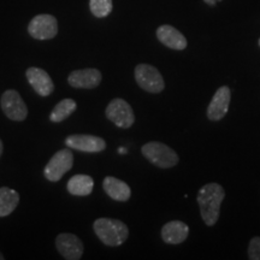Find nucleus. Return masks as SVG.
<instances>
[{"instance_id": "f8f14e48", "label": "nucleus", "mask_w": 260, "mask_h": 260, "mask_svg": "<svg viewBox=\"0 0 260 260\" xmlns=\"http://www.w3.org/2000/svg\"><path fill=\"white\" fill-rule=\"evenodd\" d=\"M102 73L98 69L87 68L82 70H75L68 77V82L74 88L93 89L102 82Z\"/></svg>"}, {"instance_id": "5701e85b", "label": "nucleus", "mask_w": 260, "mask_h": 260, "mask_svg": "<svg viewBox=\"0 0 260 260\" xmlns=\"http://www.w3.org/2000/svg\"><path fill=\"white\" fill-rule=\"evenodd\" d=\"M3 151H4V146H3V142H2V140H0V157H2V154H3Z\"/></svg>"}, {"instance_id": "b1692460", "label": "nucleus", "mask_w": 260, "mask_h": 260, "mask_svg": "<svg viewBox=\"0 0 260 260\" xmlns=\"http://www.w3.org/2000/svg\"><path fill=\"white\" fill-rule=\"evenodd\" d=\"M119 153H126V151L124 148H119Z\"/></svg>"}, {"instance_id": "a878e982", "label": "nucleus", "mask_w": 260, "mask_h": 260, "mask_svg": "<svg viewBox=\"0 0 260 260\" xmlns=\"http://www.w3.org/2000/svg\"><path fill=\"white\" fill-rule=\"evenodd\" d=\"M259 46H260V39H259Z\"/></svg>"}, {"instance_id": "4be33fe9", "label": "nucleus", "mask_w": 260, "mask_h": 260, "mask_svg": "<svg viewBox=\"0 0 260 260\" xmlns=\"http://www.w3.org/2000/svg\"><path fill=\"white\" fill-rule=\"evenodd\" d=\"M205 3H206L207 5H211V6H214L217 4L218 2H222V0H204Z\"/></svg>"}, {"instance_id": "7ed1b4c3", "label": "nucleus", "mask_w": 260, "mask_h": 260, "mask_svg": "<svg viewBox=\"0 0 260 260\" xmlns=\"http://www.w3.org/2000/svg\"><path fill=\"white\" fill-rule=\"evenodd\" d=\"M142 154L149 162L160 169H169L177 165L178 155L174 149L162 142L151 141L142 146Z\"/></svg>"}, {"instance_id": "6e6552de", "label": "nucleus", "mask_w": 260, "mask_h": 260, "mask_svg": "<svg viewBox=\"0 0 260 260\" xmlns=\"http://www.w3.org/2000/svg\"><path fill=\"white\" fill-rule=\"evenodd\" d=\"M105 113L107 118L112 123H115L117 126H119V128H130L135 122L134 111H133L132 106L125 100L119 99V98L113 99L107 105Z\"/></svg>"}, {"instance_id": "a211bd4d", "label": "nucleus", "mask_w": 260, "mask_h": 260, "mask_svg": "<svg viewBox=\"0 0 260 260\" xmlns=\"http://www.w3.org/2000/svg\"><path fill=\"white\" fill-rule=\"evenodd\" d=\"M19 204V194L9 187L0 188V217H8Z\"/></svg>"}, {"instance_id": "20e7f679", "label": "nucleus", "mask_w": 260, "mask_h": 260, "mask_svg": "<svg viewBox=\"0 0 260 260\" xmlns=\"http://www.w3.org/2000/svg\"><path fill=\"white\" fill-rule=\"evenodd\" d=\"M135 80L140 88L148 93H160L165 88V82L157 68L149 64H139L135 68Z\"/></svg>"}, {"instance_id": "f257e3e1", "label": "nucleus", "mask_w": 260, "mask_h": 260, "mask_svg": "<svg viewBox=\"0 0 260 260\" xmlns=\"http://www.w3.org/2000/svg\"><path fill=\"white\" fill-rule=\"evenodd\" d=\"M224 197H225V191L218 183L205 184L199 190L197 200L199 204L201 217L206 225L212 226L217 223Z\"/></svg>"}, {"instance_id": "393cba45", "label": "nucleus", "mask_w": 260, "mask_h": 260, "mask_svg": "<svg viewBox=\"0 0 260 260\" xmlns=\"http://www.w3.org/2000/svg\"><path fill=\"white\" fill-rule=\"evenodd\" d=\"M4 259H5V258H4V255H3L2 253H0V260H4Z\"/></svg>"}, {"instance_id": "0eeeda50", "label": "nucleus", "mask_w": 260, "mask_h": 260, "mask_svg": "<svg viewBox=\"0 0 260 260\" xmlns=\"http://www.w3.org/2000/svg\"><path fill=\"white\" fill-rule=\"evenodd\" d=\"M28 32L37 40H50L57 37L58 22L52 15L42 14L35 16L28 25Z\"/></svg>"}, {"instance_id": "39448f33", "label": "nucleus", "mask_w": 260, "mask_h": 260, "mask_svg": "<svg viewBox=\"0 0 260 260\" xmlns=\"http://www.w3.org/2000/svg\"><path fill=\"white\" fill-rule=\"evenodd\" d=\"M74 165V154L71 149H60L50 159L45 167V177L51 182H58L71 170Z\"/></svg>"}, {"instance_id": "aec40b11", "label": "nucleus", "mask_w": 260, "mask_h": 260, "mask_svg": "<svg viewBox=\"0 0 260 260\" xmlns=\"http://www.w3.org/2000/svg\"><path fill=\"white\" fill-rule=\"evenodd\" d=\"M89 9L95 17H106L112 11V0H89Z\"/></svg>"}, {"instance_id": "9b49d317", "label": "nucleus", "mask_w": 260, "mask_h": 260, "mask_svg": "<svg viewBox=\"0 0 260 260\" xmlns=\"http://www.w3.org/2000/svg\"><path fill=\"white\" fill-rule=\"evenodd\" d=\"M232 99V90L228 86L218 88L207 107V117L210 121H220L228 113Z\"/></svg>"}, {"instance_id": "f3484780", "label": "nucleus", "mask_w": 260, "mask_h": 260, "mask_svg": "<svg viewBox=\"0 0 260 260\" xmlns=\"http://www.w3.org/2000/svg\"><path fill=\"white\" fill-rule=\"evenodd\" d=\"M67 188L75 197H87L93 191L94 181L88 175H75L68 182Z\"/></svg>"}, {"instance_id": "f03ea898", "label": "nucleus", "mask_w": 260, "mask_h": 260, "mask_svg": "<svg viewBox=\"0 0 260 260\" xmlns=\"http://www.w3.org/2000/svg\"><path fill=\"white\" fill-rule=\"evenodd\" d=\"M96 236L104 245L110 247L121 246L129 236L128 226L122 220L113 218H99L93 224Z\"/></svg>"}, {"instance_id": "412c9836", "label": "nucleus", "mask_w": 260, "mask_h": 260, "mask_svg": "<svg viewBox=\"0 0 260 260\" xmlns=\"http://www.w3.org/2000/svg\"><path fill=\"white\" fill-rule=\"evenodd\" d=\"M248 258L252 260H260V237H253L248 246Z\"/></svg>"}, {"instance_id": "1a4fd4ad", "label": "nucleus", "mask_w": 260, "mask_h": 260, "mask_svg": "<svg viewBox=\"0 0 260 260\" xmlns=\"http://www.w3.org/2000/svg\"><path fill=\"white\" fill-rule=\"evenodd\" d=\"M65 144L71 149L87 153H98L106 148L105 140L88 134H74L65 139Z\"/></svg>"}, {"instance_id": "dca6fc26", "label": "nucleus", "mask_w": 260, "mask_h": 260, "mask_svg": "<svg viewBox=\"0 0 260 260\" xmlns=\"http://www.w3.org/2000/svg\"><path fill=\"white\" fill-rule=\"evenodd\" d=\"M103 187L105 193L116 201H128L132 195V190L128 184L116 177H106L103 182Z\"/></svg>"}, {"instance_id": "ddd939ff", "label": "nucleus", "mask_w": 260, "mask_h": 260, "mask_svg": "<svg viewBox=\"0 0 260 260\" xmlns=\"http://www.w3.org/2000/svg\"><path fill=\"white\" fill-rule=\"evenodd\" d=\"M28 82L30 83L32 89L37 92L40 96L51 95L54 90V83L51 76L44 69L40 68H29L25 71Z\"/></svg>"}, {"instance_id": "9d476101", "label": "nucleus", "mask_w": 260, "mask_h": 260, "mask_svg": "<svg viewBox=\"0 0 260 260\" xmlns=\"http://www.w3.org/2000/svg\"><path fill=\"white\" fill-rule=\"evenodd\" d=\"M56 246L60 255L67 260H79L83 255V243L74 234H59L56 239Z\"/></svg>"}, {"instance_id": "6ab92c4d", "label": "nucleus", "mask_w": 260, "mask_h": 260, "mask_svg": "<svg viewBox=\"0 0 260 260\" xmlns=\"http://www.w3.org/2000/svg\"><path fill=\"white\" fill-rule=\"evenodd\" d=\"M77 104L73 99H63L54 106L50 115V121L53 123H60L76 111Z\"/></svg>"}, {"instance_id": "4468645a", "label": "nucleus", "mask_w": 260, "mask_h": 260, "mask_svg": "<svg viewBox=\"0 0 260 260\" xmlns=\"http://www.w3.org/2000/svg\"><path fill=\"white\" fill-rule=\"evenodd\" d=\"M157 38L162 45L172 50L182 51L187 47V39L184 35L171 25H160L157 29Z\"/></svg>"}, {"instance_id": "423d86ee", "label": "nucleus", "mask_w": 260, "mask_h": 260, "mask_svg": "<svg viewBox=\"0 0 260 260\" xmlns=\"http://www.w3.org/2000/svg\"><path fill=\"white\" fill-rule=\"evenodd\" d=\"M0 105L5 116L11 121L22 122L27 118L28 107L17 90L8 89L4 92L0 99Z\"/></svg>"}, {"instance_id": "2eb2a0df", "label": "nucleus", "mask_w": 260, "mask_h": 260, "mask_svg": "<svg viewBox=\"0 0 260 260\" xmlns=\"http://www.w3.org/2000/svg\"><path fill=\"white\" fill-rule=\"evenodd\" d=\"M188 234H189V228L186 223L181 220H172L162 226L161 239L169 245H180L186 241Z\"/></svg>"}]
</instances>
